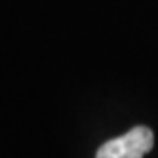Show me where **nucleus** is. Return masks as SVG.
Wrapping results in <instances>:
<instances>
[{"label": "nucleus", "instance_id": "nucleus-1", "mask_svg": "<svg viewBox=\"0 0 158 158\" xmlns=\"http://www.w3.org/2000/svg\"><path fill=\"white\" fill-rule=\"evenodd\" d=\"M155 135L148 127H134L127 134L104 142L97 158H144L148 151L153 149Z\"/></svg>", "mask_w": 158, "mask_h": 158}]
</instances>
